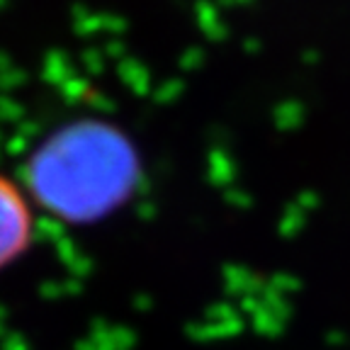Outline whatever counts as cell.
Masks as SVG:
<instances>
[{
	"label": "cell",
	"instance_id": "cell-2",
	"mask_svg": "<svg viewBox=\"0 0 350 350\" xmlns=\"http://www.w3.org/2000/svg\"><path fill=\"white\" fill-rule=\"evenodd\" d=\"M32 234L34 217L27 190L0 175V270L27 251Z\"/></svg>",
	"mask_w": 350,
	"mask_h": 350
},
{
	"label": "cell",
	"instance_id": "cell-1",
	"mask_svg": "<svg viewBox=\"0 0 350 350\" xmlns=\"http://www.w3.org/2000/svg\"><path fill=\"white\" fill-rule=\"evenodd\" d=\"M137 180L139 156L129 137L105 122L81 120L37 146L27 195L51 217L85 224L124 204Z\"/></svg>",
	"mask_w": 350,
	"mask_h": 350
}]
</instances>
